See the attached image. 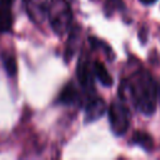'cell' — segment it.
Segmentation results:
<instances>
[{"mask_svg": "<svg viewBox=\"0 0 160 160\" xmlns=\"http://www.w3.org/2000/svg\"><path fill=\"white\" fill-rule=\"evenodd\" d=\"M121 100H131L144 115H152L158 105V85L148 70H136L119 86Z\"/></svg>", "mask_w": 160, "mask_h": 160, "instance_id": "cell-1", "label": "cell"}, {"mask_svg": "<svg viewBox=\"0 0 160 160\" xmlns=\"http://www.w3.org/2000/svg\"><path fill=\"white\" fill-rule=\"evenodd\" d=\"M46 16L51 29L58 35H64L72 24V11L66 0H50Z\"/></svg>", "mask_w": 160, "mask_h": 160, "instance_id": "cell-2", "label": "cell"}, {"mask_svg": "<svg viewBox=\"0 0 160 160\" xmlns=\"http://www.w3.org/2000/svg\"><path fill=\"white\" fill-rule=\"evenodd\" d=\"M109 122L115 135H124L130 126V112L124 100H115L111 102L108 110Z\"/></svg>", "mask_w": 160, "mask_h": 160, "instance_id": "cell-3", "label": "cell"}, {"mask_svg": "<svg viewBox=\"0 0 160 160\" xmlns=\"http://www.w3.org/2000/svg\"><path fill=\"white\" fill-rule=\"evenodd\" d=\"M76 76L82 88V90L86 92L88 96L94 95V72H92V66H90V61L82 55L76 66Z\"/></svg>", "mask_w": 160, "mask_h": 160, "instance_id": "cell-4", "label": "cell"}, {"mask_svg": "<svg viewBox=\"0 0 160 160\" xmlns=\"http://www.w3.org/2000/svg\"><path fill=\"white\" fill-rule=\"evenodd\" d=\"M26 12L35 24H41L48 12L49 0H24Z\"/></svg>", "mask_w": 160, "mask_h": 160, "instance_id": "cell-5", "label": "cell"}, {"mask_svg": "<svg viewBox=\"0 0 160 160\" xmlns=\"http://www.w3.org/2000/svg\"><path fill=\"white\" fill-rule=\"evenodd\" d=\"M106 111V102L100 96L90 95L85 105V120L95 121Z\"/></svg>", "mask_w": 160, "mask_h": 160, "instance_id": "cell-6", "label": "cell"}, {"mask_svg": "<svg viewBox=\"0 0 160 160\" xmlns=\"http://www.w3.org/2000/svg\"><path fill=\"white\" fill-rule=\"evenodd\" d=\"M14 0H0V32L10 31L12 26Z\"/></svg>", "mask_w": 160, "mask_h": 160, "instance_id": "cell-7", "label": "cell"}, {"mask_svg": "<svg viewBox=\"0 0 160 160\" xmlns=\"http://www.w3.org/2000/svg\"><path fill=\"white\" fill-rule=\"evenodd\" d=\"M70 36H69V40H68V44H66V48H65V60L69 61L72 59V56L75 55V52L78 51L79 46H80V35H81V31L79 29V26H74V28H70Z\"/></svg>", "mask_w": 160, "mask_h": 160, "instance_id": "cell-8", "label": "cell"}, {"mask_svg": "<svg viewBox=\"0 0 160 160\" xmlns=\"http://www.w3.org/2000/svg\"><path fill=\"white\" fill-rule=\"evenodd\" d=\"M79 100H80V94L72 82L66 84L62 88V90L58 98V101L64 105H74V104L79 102Z\"/></svg>", "mask_w": 160, "mask_h": 160, "instance_id": "cell-9", "label": "cell"}, {"mask_svg": "<svg viewBox=\"0 0 160 160\" xmlns=\"http://www.w3.org/2000/svg\"><path fill=\"white\" fill-rule=\"evenodd\" d=\"M92 72H94V76L100 81L101 85L106 86V88H110L112 84H114V80H112V76L109 74V71L106 70L105 65L96 60L92 62Z\"/></svg>", "mask_w": 160, "mask_h": 160, "instance_id": "cell-10", "label": "cell"}, {"mask_svg": "<svg viewBox=\"0 0 160 160\" xmlns=\"http://www.w3.org/2000/svg\"><path fill=\"white\" fill-rule=\"evenodd\" d=\"M131 144H135L140 148H142L145 151H151L154 149V140L150 134L146 131H135L131 138Z\"/></svg>", "mask_w": 160, "mask_h": 160, "instance_id": "cell-11", "label": "cell"}, {"mask_svg": "<svg viewBox=\"0 0 160 160\" xmlns=\"http://www.w3.org/2000/svg\"><path fill=\"white\" fill-rule=\"evenodd\" d=\"M124 9H125V4L122 0H106L104 4V11L108 18L112 16L116 11H120Z\"/></svg>", "mask_w": 160, "mask_h": 160, "instance_id": "cell-12", "label": "cell"}, {"mask_svg": "<svg viewBox=\"0 0 160 160\" xmlns=\"http://www.w3.org/2000/svg\"><path fill=\"white\" fill-rule=\"evenodd\" d=\"M2 64H4L5 71L10 76H14L16 74V60H15L14 55L8 54V52L2 54Z\"/></svg>", "mask_w": 160, "mask_h": 160, "instance_id": "cell-13", "label": "cell"}, {"mask_svg": "<svg viewBox=\"0 0 160 160\" xmlns=\"http://www.w3.org/2000/svg\"><path fill=\"white\" fill-rule=\"evenodd\" d=\"M140 2H142L145 5H151V4L156 2V0H140Z\"/></svg>", "mask_w": 160, "mask_h": 160, "instance_id": "cell-14", "label": "cell"}]
</instances>
